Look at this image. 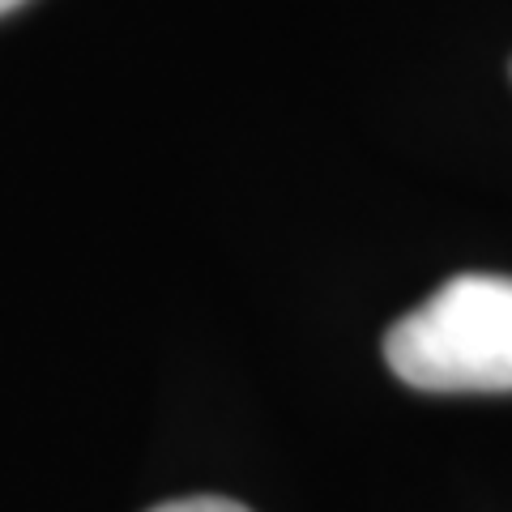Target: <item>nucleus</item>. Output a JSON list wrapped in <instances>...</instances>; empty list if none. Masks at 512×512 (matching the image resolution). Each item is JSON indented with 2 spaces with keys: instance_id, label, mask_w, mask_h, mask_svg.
<instances>
[{
  "instance_id": "7ed1b4c3",
  "label": "nucleus",
  "mask_w": 512,
  "mask_h": 512,
  "mask_svg": "<svg viewBox=\"0 0 512 512\" xmlns=\"http://www.w3.org/2000/svg\"><path fill=\"white\" fill-rule=\"evenodd\" d=\"M18 5H26V0H0V13H9V9H18Z\"/></svg>"
},
{
  "instance_id": "f257e3e1",
  "label": "nucleus",
  "mask_w": 512,
  "mask_h": 512,
  "mask_svg": "<svg viewBox=\"0 0 512 512\" xmlns=\"http://www.w3.org/2000/svg\"><path fill=\"white\" fill-rule=\"evenodd\" d=\"M384 359L423 393H512V278L444 282L384 333Z\"/></svg>"
},
{
  "instance_id": "f03ea898",
  "label": "nucleus",
  "mask_w": 512,
  "mask_h": 512,
  "mask_svg": "<svg viewBox=\"0 0 512 512\" xmlns=\"http://www.w3.org/2000/svg\"><path fill=\"white\" fill-rule=\"evenodd\" d=\"M150 512H252L235 500H222V495H192V500H167Z\"/></svg>"
}]
</instances>
